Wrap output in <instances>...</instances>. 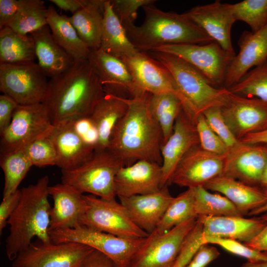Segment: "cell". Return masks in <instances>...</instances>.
<instances>
[{"mask_svg":"<svg viewBox=\"0 0 267 267\" xmlns=\"http://www.w3.org/2000/svg\"><path fill=\"white\" fill-rule=\"evenodd\" d=\"M23 149L33 166L40 168L56 166V152L49 134L34 140Z\"/></svg>","mask_w":267,"mask_h":267,"instance_id":"41","label":"cell"},{"mask_svg":"<svg viewBox=\"0 0 267 267\" xmlns=\"http://www.w3.org/2000/svg\"><path fill=\"white\" fill-rule=\"evenodd\" d=\"M113 9L123 26L134 24L140 7L154 4L155 0H110Z\"/></svg>","mask_w":267,"mask_h":267,"instance_id":"46","label":"cell"},{"mask_svg":"<svg viewBox=\"0 0 267 267\" xmlns=\"http://www.w3.org/2000/svg\"><path fill=\"white\" fill-rule=\"evenodd\" d=\"M47 7L41 0H19L18 10L7 24L12 30L27 35L47 25Z\"/></svg>","mask_w":267,"mask_h":267,"instance_id":"34","label":"cell"},{"mask_svg":"<svg viewBox=\"0 0 267 267\" xmlns=\"http://www.w3.org/2000/svg\"><path fill=\"white\" fill-rule=\"evenodd\" d=\"M19 0H0V29L6 26L16 15Z\"/></svg>","mask_w":267,"mask_h":267,"instance_id":"52","label":"cell"},{"mask_svg":"<svg viewBox=\"0 0 267 267\" xmlns=\"http://www.w3.org/2000/svg\"><path fill=\"white\" fill-rule=\"evenodd\" d=\"M53 125L43 103L18 105L10 123L0 134V154L23 149L34 140L48 135Z\"/></svg>","mask_w":267,"mask_h":267,"instance_id":"9","label":"cell"},{"mask_svg":"<svg viewBox=\"0 0 267 267\" xmlns=\"http://www.w3.org/2000/svg\"><path fill=\"white\" fill-rule=\"evenodd\" d=\"M87 207L81 225L126 239L145 238L149 234L133 221L125 207L115 199L84 195Z\"/></svg>","mask_w":267,"mask_h":267,"instance_id":"8","label":"cell"},{"mask_svg":"<svg viewBox=\"0 0 267 267\" xmlns=\"http://www.w3.org/2000/svg\"><path fill=\"white\" fill-rule=\"evenodd\" d=\"M197 218L195 209L194 189L187 188L174 198L153 232L163 233L185 222Z\"/></svg>","mask_w":267,"mask_h":267,"instance_id":"36","label":"cell"},{"mask_svg":"<svg viewBox=\"0 0 267 267\" xmlns=\"http://www.w3.org/2000/svg\"><path fill=\"white\" fill-rule=\"evenodd\" d=\"M198 145L195 124L182 108L175 121L172 134L161 148L163 186L169 182L182 158Z\"/></svg>","mask_w":267,"mask_h":267,"instance_id":"21","label":"cell"},{"mask_svg":"<svg viewBox=\"0 0 267 267\" xmlns=\"http://www.w3.org/2000/svg\"><path fill=\"white\" fill-rule=\"evenodd\" d=\"M236 20L242 21L255 33L267 25V0H244L230 4Z\"/></svg>","mask_w":267,"mask_h":267,"instance_id":"40","label":"cell"},{"mask_svg":"<svg viewBox=\"0 0 267 267\" xmlns=\"http://www.w3.org/2000/svg\"><path fill=\"white\" fill-rule=\"evenodd\" d=\"M122 60L130 71L139 94L173 93L182 103L181 95L170 73L147 52L139 51Z\"/></svg>","mask_w":267,"mask_h":267,"instance_id":"16","label":"cell"},{"mask_svg":"<svg viewBox=\"0 0 267 267\" xmlns=\"http://www.w3.org/2000/svg\"><path fill=\"white\" fill-rule=\"evenodd\" d=\"M152 51L166 52L181 58L217 88L223 87L227 70L236 55L225 50L215 41L205 44L165 45Z\"/></svg>","mask_w":267,"mask_h":267,"instance_id":"11","label":"cell"},{"mask_svg":"<svg viewBox=\"0 0 267 267\" xmlns=\"http://www.w3.org/2000/svg\"><path fill=\"white\" fill-rule=\"evenodd\" d=\"M208 190L222 194L237 208L242 216L262 206L267 199L266 192L259 186L245 184L223 175L207 182Z\"/></svg>","mask_w":267,"mask_h":267,"instance_id":"27","label":"cell"},{"mask_svg":"<svg viewBox=\"0 0 267 267\" xmlns=\"http://www.w3.org/2000/svg\"><path fill=\"white\" fill-rule=\"evenodd\" d=\"M79 267H118L109 257L93 249L83 260Z\"/></svg>","mask_w":267,"mask_h":267,"instance_id":"51","label":"cell"},{"mask_svg":"<svg viewBox=\"0 0 267 267\" xmlns=\"http://www.w3.org/2000/svg\"><path fill=\"white\" fill-rule=\"evenodd\" d=\"M204 244H216L228 252L255 262L267 260V252L252 248L241 242L227 238L202 237Z\"/></svg>","mask_w":267,"mask_h":267,"instance_id":"42","label":"cell"},{"mask_svg":"<svg viewBox=\"0 0 267 267\" xmlns=\"http://www.w3.org/2000/svg\"><path fill=\"white\" fill-rule=\"evenodd\" d=\"M203 114L211 129L229 149L239 143V140L228 127L222 115L221 107L209 108L205 111Z\"/></svg>","mask_w":267,"mask_h":267,"instance_id":"44","label":"cell"},{"mask_svg":"<svg viewBox=\"0 0 267 267\" xmlns=\"http://www.w3.org/2000/svg\"><path fill=\"white\" fill-rule=\"evenodd\" d=\"M267 164V154L260 145L239 142L229 149L225 155L222 175L248 185L260 187Z\"/></svg>","mask_w":267,"mask_h":267,"instance_id":"20","label":"cell"},{"mask_svg":"<svg viewBox=\"0 0 267 267\" xmlns=\"http://www.w3.org/2000/svg\"><path fill=\"white\" fill-rule=\"evenodd\" d=\"M239 51L231 60L226 73L223 87L237 84L252 68L267 61V25L259 31H245L238 41Z\"/></svg>","mask_w":267,"mask_h":267,"instance_id":"22","label":"cell"},{"mask_svg":"<svg viewBox=\"0 0 267 267\" xmlns=\"http://www.w3.org/2000/svg\"><path fill=\"white\" fill-rule=\"evenodd\" d=\"M105 93L88 60L50 78L43 101L53 125L90 116Z\"/></svg>","mask_w":267,"mask_h":267,"instance_id":"2","label":"cell"},{"mask_svg":"<svg viewBox=\"0 0 267 267\" xmlns=\"http://www.w3.org/2000/svg\"><path fill=\"white\" fill-rule=\"evenodd\" d=\"M145 18L140 26H123L132 44L148 52L165 45L205 44L214 41L184 14L164 11L154 4L142 7Z\"/></svg>","mask_w":267,"mask_h":267,"instance_id":"4","label":"cell"},{"mask_svg":"<svg viewBox=\"0 0 267 267\" xmlns=\"http://www.w3.org/2000/svg\"><path fill=\"white\" fill-rule=\"evenodd\" d=\"M49 137L56 152V166L61 171H68L79 167L95 151L87 146L75 132L72 120L53 125Z\"/></svg>","mask_w":267,"mask_h":267,"instance_id":"26","label":"cell"},{"mask_svg":"<svg viewBox=\"0 0 267 267\" xmlns=\"http://www.w3.org/2000/svg\"><path fill=\"white\" fill-rule=\"evenodd\" d=\"M195 209L199 216H243L226 197L209 192L204 186L193 188Z\"/></svg>","mask_w":267,"mask_h":267,"instance_id":"38","label":"cell"},{"mask_svg":"<svg viewBox=\"0 0 267 267\" xmlns=\"http://www.w3.org/2000/svg\"><path fill=\"white\" fill-rule=\"evenodd\" d=\"M21 196V190L18 189L15 192L2 197L0 204V233L7 224L8 220L16 209Z\"/></svg>","mask_w":267,"mask_h":267,"instance_id":"49","label":"cell"},{"mask_svg":"<svg viewBox=\"0 0 267 267\" xmlns=\"http://www.w3.org/2000/svg\"><path fill=\"white\" fill-rule=\"evenodd\" d=\"M36 58L34 42L30 35L19 34L7 26L0 29V63L34 61Z\"/></svg>","mask_w":267,"mask_h":267,"instance_id":"33","label":"cell"},{"mask_svg":"<svg viewBox=\"0 0 267 267\" xmlns=\"http://www.w3.org/2000/svg\"><path fill=\"white\" fill-rule=\"evenodd\" d=\"M161 165L145 160L122 166L115 180L116 196L130 197L159 191L163 185Z\"/></svg>","mask_w":267,"mask_h":267,"instance_id":"19","label":"cell"},{"mask_svg":"<svg viewBox=\"0 0 267 267\" xmlns=\"http://www.w3.org/2000/svg\"><path fill=\"white\" fill-rule=\"evenodd\" d=\"M267 194V191H265ZM267 212V199L266 202L259 208L251 211L248 215L250 216H257Z\"/></svg>","mask_w":267,"mask_h":267,"instance_id":"57","label":"cell"},{"mask_svg":"<svg viewBox=\"0 0 267 267\" xmlns=\"http://www.w3.org/2000/svg\"><path fill=\"white\" fill-rule=\"evenodd\" d=\"M197 219L185 222L163 233L149 234L129 267H173Z\"/></svg>","mask_w":267,"mask_h":267,"instance_id":"12","label":"cell"},{"mask_svg":"<svg viewBox=\"0 0 267 267\" xmlns=\"http://www.w3.org/2000/svg\"><path fill=\"white\" fill-rule=\"evenodd\" d=\"M259 145H260L261 146L262 149L267 154V144H259Z\"/></svg>","mask_w":267,"mask_h":267,"instance_id":"59","label":"cell"},{"mask_svg":"<svg viewBox=\"0 0 267 267\" xmlns=\"http://www.w3.org/2000/svg\"><path fill=\"white\" fill-rule=\"evenodd\" d=\"M34 42L38 65L50 78L69 69L74 59L55 42L48 25L30 34Z\"/></svg>","mask_w":267,"mask_h":267,"instance_id":"28","label":"cell"},{"mask_svg":"<svg viewBox=\"0 0 267 267\" xmlns=\"http://www.w3.org/2000/svg\"><path fill=\"white\" fill-rule=\"evenodd\" d=\"M104 0H88L80 10L69 17L78 34L90 50L100 48Z\"/></svg>","mask_w":267,"mask_h":267,"instance_id":"32","label":"cell"},{"mask_svg":"<svg viewBox=\"0 0 267 267\" xmlns=\"http://www.w3.org/2000/svg\"><path fill=\"white\" fill-rule=\"evenodd\" d=\"M48 193L53 201L50 212L49 231L81 225V219L87 207L84 194L63 183L49 186Z\"/></svg>","mask_w":267,"mask_h":267,"instance_id":"24","label":"cell"},{"mask_svg":"<svg viewBox=\"0 0 267 267\" xmlns=\"http://www.w3.org/2000/svg\"><path fill=\"white\" fill-rule=\"evenodd\" d=\"M260 187L265 191H267V164L261 178Z\"/></svg>","mask_w":267,"mask_h":267,"instance_id":"58","label":"cell"},{"mask_svg":"<svg viewBox=\"0 0 267 267\" xmlns=\"http://www.w3.org/2000/svg\"><path fill=\"white\" fill-rule=\"evenodd\" d=\"M103 13L100 49L121 59L137 54L139 51L129 39L123 24L113 9L110 0H104Z\"/></svg>","mask_w":267,"mask_h":267,"instance_id":"29","label":"cell"},{"mask_svg":"<svg viewBox=\"0 0 267 267\" xmlns=\"http://www.w3.org/2000/svg\"><path fill=\"white\" fill-rule=\"evenodd\" d=\"M0 165L3 172V197L17 190L33 165L23 149L0 154Z\"/></svg>","mask_w":267,"mask_h":267,"instance_id":"37","label":"cell"},{"mask_svg":"<svg viewBox=\"0 0 267 267\" xmlns=\"http://www.w3.org/2000/svg\"><path fill=\"white\" fill-rule=\"evenodd\" d=\"M49 1L58 8L73 14L82 8L88 0H50Z\"/></svg>","mask_w":267,"mask_h":267,"instance_id":"54","label":"cell"},{"mask_svg":"<svg viewBox=\"0 0 267 267\" xmlns=\"http://www.w3.org/2000/svg\"><path fill=\"white\" fill-rule=\"evenodd\" d=\"M225 157L206 151L198 145L182 158L168 183L187 188L204 186L222 175Z\"/></svg>","mask_w":267,"mask_h":267,"instance_id":"14","label":"cell"},{"mask_svg":"<svg viewBox=\"0 0 267 267\" xmlns=\"http://www.w3.org/2000/svg\"><path fill=\"white\" fill-rule=\"evenodd\" d=\"M166 185L155 193L118 197L134 222L149 234L156 229L174 199Z\"/></svg>","mask_w":267,"mask_h":267,"instance_id":"23","label":"cell"},{"mask_svg":"<svg viewBox=\"0 0 267 267\" xmlns=\"http://www.w3.org/2000/svg\"><path fill=\"white\" fill-rule=\"evenodd\" d=\"M151 94L144 92L132 98L122 97L127 110L113 131L107 150L123 166L141 160L162 164L163 136L149 109Z\"/></svg>","mask_w":267,"mask_h":267,"instance_id":"1","label":"cell"},{"mask_svg":"<svg viewBox=\"0 0 267 267\" xmlns=\"http://www.w3.org/2000/svg\"><path fill=\"white\" fill-rule=\"evenodd\" d=\"M240 267H267V260L255 262L247 261Z\"/></svg>","mask_w":267,"mask_h":267,"instance_id":"56","label":"cell"},{"mask_svg":"<svg viewBox=\"0 0 267 267\" xmlns=\"http://www.w3.org/2000/svg\"><path fill=\"white\" fill-rule=\"evenodd\" d=\"M78 243H32L12 261V267H79L93 250Z\"/></svg>","mask_w":267,"mask_h":267,"instance_id":"13","label":"cell"},{"mask_svg":"<svg viewBox=\"0 0 267 267\" xmlns=\"http://www.w3.org/2000/svg\"><path fill=\"white\" fill-rule=\"evenodd\" d=\"M49 235L54 243H78L97 250L109 257L118 267H129L147 237L123 238L82 225L50 231Z\"/></svg>","mask_w":267,"mask_h":267,"instance_id":"7","label":"cell"},{"mask_svg":"<svg viewBox=\"0 0 267 267\" xmlns=\"http://www.w3.org/2000/svg\"><path fill=\"white\" fill-rule=\"evenodd\" d=\"M72 124L75 132L82 141L95 151L98 144L99 134L90 116L73 120Z\"/></svg>","mask_w":267,"mask_h":267,"instance_id":"47","label":"cell"},{"mask_svg":"<svg viewBox=\"0 0 267 267\" xmlns=\"http://www.w3.org/2000/svg\"><path fill=\"white\" fill-rule=\"evenodd\" d=\"M239 141L252 145L267 144V129L262 132L248 134L239 139Z\"/></svg>","mask_w":267,"mask_h":267,"instance_id":"55","label":"cell"},{"mask_svg":"<svg viewBox=\"0 0 267 267\" xmlns=\"http://www.w3.org/2000/svg\"><path fill=\"white\" fill-rule=\"evenodd\" d=\"M261 216L266 222L265 226L252 240L243 243L255 249L267 252V212Z\"/></svg>","mask_w":267,"mask_h":267,"instance_id":"53","label":"cell"},{"mask_svg":"<svg viewBox=\"0 0 267 267\" xmlns=\"http://www.w3.org/2000/svg\"><path fill=\"white\" fill-rule=\"evenodd\" d=\"M220 255L219 251L209 244H204L185 267H206Z\"/></svg>","mask_w":267,"mask_h":267,"instance_id":"48","label":"cell"},{"mask_svg":"<svg viewBox=\"0 0 267 267\" xmlns=\"http://www.w3.org/2000/svg\"><path fill=\"white\" fill-rule=\"evenodd\" d=\"M49 178L44 176L34 183L21 189L19 203L9 217V234L5 239V252L13 261L27 249L36 237L44 243L51 242L49 235Z\"/></svg>","mask_w":267,"mask_h":267,"instance_id":"3","label":"cell"},{"mask_svg":"<svg viewBox=\"0 0 267 267\" xmlns=\"http://www.w3.org/2000/svg\"><path fill=\"white\" fill-rule=\"evenodd\" d=\"M146 52L170 73L181 95L182 109L195 124L197 117L208 109L222 107L226 103L230 92L228 89L213 87L185 60L161 51Z\"/></svg>","mask_w":267,"mask_h":267,"instance_id":"5","label":"cell"},{"mask_svg":"<svg viewBox=\"0 0 267 267\" xmlns=\"http://www.w3.org/2000/svg\"><path fill=\"white\" fill-rule=\"evenodd\" d=\"M88 60L105 93L125 98L140 95L130 71L122 59L99 48L90 50Z\"/></svg>","mask_w":267,"mask_h":267,"instance_id":"17","label":"cell"},{"mask_svg":"<svg viewBox=\"0 0 267 267\" xmlns=\"http://www.w3.org/2000/svg\"><path fill=\"white\" fill-rule=\"evenodd\" d=\"M127 104L123 98L105 93L94 107L90 117L99 134L95 151L107 150L116 125L125 114Z\"/></svg>","mask_w":267,"mask_h":267,"instance_id":"30","label":"cell"},{"mask_svg":"<svg viewBox=\"0 0 267 267\" xmlns=\"http://www.w3.org/2000/svg\"><path fill=\"white\" fill-rule=\"evenodd\" d=\"M228 89L235 94L267 102V61L251 69Z\"/></svg>","mask_w":267,"mask_h":267,"instance_id":"39","label":"cell"},{"mask_svg":"<svg viewBox=\"0 0 267 267\" xmlns=\"http://www.w3.org/2000/svg\"><path fill=\"white\" fill-rule=\"evenodd\" d=\"M202 238V225L197 219L195 225L185 239L173 267H185L204 244Z\"/></svg>","mask_w":267,"mask_h":267,"instance_id":"45","label":"cell"},{"mask_svg":"<svg viewBox=\"0 0 267 267\" xmlns=\"http://www.w3.org/2000/svg\"><path fill=\"white\" fill-rule=\"evenodd\" d=\"M202 225V237H216L247 243L262 230L266 222L262 216H199Z\"/></svg>","mask_w":267,"mask_h":267,"instance_id":"25","label":"cell"},{"mask_svg":"<svg viewBox=\"0 0 267 267\" xmlns=\"http://www.w3.org/2000/svg\"><path fill=\"white\" fill-rule=\"evenodd\" d=\"M47 25L55 42L74 61L88 60L90 49L81 40L69 17L47 7Z\"/></svg>","mask_w":267,"mask_h":267,"instance_id":"31","label":"cell"},{"mask_svg":"<svg viewBox=\"0 0 267 267\" xmlns=\"http://www.w3.org/2000/svg\"><path fill=\"white\" fill-rule=\"evenodd\" d=\"M121 162L107 149L95 151L79 167L61 171L62 183L80 193H88L105 199H115V180Z\"/></svg>","mask_w":267,"mask_h":267,"instance_id":"6","label":"cell"},{"mask_svg":"<svg viewBox=\"0 0 267 267\" xmlns=\"http://www.w3.org/2000/svg\"><path fill=\"white\" fill-rule=\"evenodd\" d=\"M149 107L161 129L163 145L172 134L175 121L182 108V103L173 93L151 94Z\"/></svg>","mask_w":267,"mask_h":267,"instance_id":"35","label":"cell"},{"mask_svg":"<svg viewBox=\"0 0 267 267\" xmlns=\"http://www.w3.org/2000/svg\"><path fill=\"white\" fill-rule=\"evenodd\" d=\"M195 126L200 146L202 149L217 155L227 154L229 148L211 129L203 114L197 117Z\"/></svg>","mask_w":267,"mask_h":267,"instance_id":"43","label":"cell"},{"mask_svg":"<svg viewBox=\"0 0 267 267\" xmlns=\"http://www.w3.org/2000/svg\"><path fill=\"white\" fill-rule=\"evenodd\" d=\"M184 14L223 49L235 54L231 40V30L236 20L229 3L215 0L209 4L195 6Z\"/></svg>","mask_w":267,"mask_h":267,"instance_id":"18","label":"cell"},{"mask_svg":"<svg viewBox=\"0 0 267 267\" xmlns=\"http://www.w3.org/2000/svg\"><path fill=\"white\" fill-rule=\"evenodd\" d=\"M46 78L34 61L0 63V90L19 105L43 103L48 87Z\"/></svg>","mask_w":267,"mask_h":267,"instance_id":"10","label":"cell"},{"mask_svg":"<svg viewBox=\"0 0 267 267\" xmlns=\"http://www.w3.org/2000/svg\"><path fill=\"white\" fill-rule=\"evenodd\" d=\"M19 104L11 97L0 95V134L11 122L14 111Z\"/></svg>","mask_w":267,"mask_h":267,"instance_id":"50","label":"cell"},{"mask_svg":"<svg viewBox=\"0 0 267 267\" xmlns=\"http://www.w3.org/2000/svg\"><path fill=\"white\" fill-rule=\"evenodd\" d=\"M221 110L228 127L238 140L248 134L267 129V102L259 98L230 91L228 100Z\"/></svg>","mask_w":267,"mask_h":267,"instance_id":"15","label":"cell"}]
</instances>
